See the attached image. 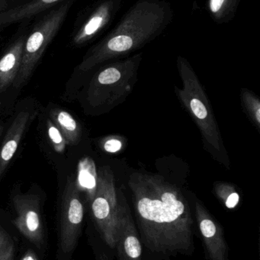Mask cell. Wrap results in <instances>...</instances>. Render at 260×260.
Returning <instances> with one entry per match:
<instances>
[{"label":"cell","mask_w":260,"mask_h":260,"mask_svg":"<svg viewBox=\"0 0 260 260\" xmlns=\"http://www.w3.org/2000/svg\"><path fill=\"white\" fill-rule=\"evenodd\" d=\"M128 186L147 248L168 256L192 253V215L181 191L160 176L140 172L130 175Z\"/></svg>","instance_id":"obj_1"},{"label":"cell","mask_w":260,"mask_h":260,"mask_svg":"<svg viewBox=\"0 0 260 260\" xmlns=\"http://www.w3.org/2000/svg\"><path fill=\"white\" fill-rule=\"evenodd\" d=\"M172 18V7L166 0H137L116 25L87 52L79 70L90 71L104 62L140 50L160 36Z\"/></svg>","instance_id":"obj_2"},{"label":"cell","mask_w":260,"mask_h":260,"mask_svg":"<svg viewBox=\"0 0 260 260\" xmlns=\"http://www.w3.org/2000/svg\"><path fill=\"white\" fill-rule=\"evenodd\" d=\"M177 63L183 82L182 88L175 87L177 95L198 126L206 149L217 161L230 168V159L204 88L186 58L179 56Z\"/></svg>","instance_id":"obj_3"},{"label":"cell","mask_w":260,"mask_h":260,"mask_svg":"<svg viewBox=\"0 0 260 260\" xmlns=\"http://www.w3.org/2000/svg\"><path fill=\"white\" fill-rule=\"evenodd\" d=\"M142 53L118 59L101 69L89 85L87 100L95 108L110 110L123 102L137 80Z\"/></svg>","instance_id":"obj_4"},{"label":"cell","mask_w":260,"mask_h":260,"mask_svg":"<svg viewBox=\"0 0 260 260\" xmlns=\"http://www.w3.org/2000/svg\"><path fill=\"white\" fill-rule=\"evenodd\" d=\"M90 203L101 237L110 248H115L121 214L128 202L122 189L116 186L114 173L109 167H102L98 171L97 189Z\"/></svg>","instance_id":"obj_5"},{"label":"cell","mask_w":260,"mask_h":260,"mask_svg":"<svg viewBox=\"0 0 260 260\" xmlns=\"http://www.w3.org/2000/svg\"><path fill=\"white\" fill-rule=\"evenodd\" d=\"M73 2L67 0L48 10L26 36L21 67L13 83L15 88L24 84L32 76L46 49L64 24Z\"/></svg>","instance_id":"obj_6"},{"label":"cell","mask_w":260,"mask_h":260,"mask_svg":"<svg viewBox=\"0 0 260 260\" xmlns=\"http://www.w3.org/2000/svg\"><path fill=\"white\" fill-rule=\"evenodd\" d=\"M84 207L80 191L73 177L67 178L63 193L60 222V250L70 254L76 248L82 231Z\"/></svg>","instance_id":"obj_7"},{"label":"cell","mask_w":260,"mask_h":260,"mask_svg":"<svg viewBox=\"0 0 260 260\" xmlns=\"http://www.w3.org/2000/svg\"><path fill=\"white\" fill-rule=\"evenodd\" d=\"M122 3L123 0H98L82 11L73 28V45H85L102 35L112 24Z\"/></svg>","instance_id":"obj_8"},{"label":"cell","mask_w":260,"mask_h":260,"mask_svg":"<svg viewBox=\"0 0 260 260\" xmlns=\"http://www.w3.org/2000/svg\"><path fill=\"white\" fill-rule=\"evenodd\" d=\"M12 203L17 214L13 221L15 227L35 247L42 248L44 229L39 197L35 194H17Z\"/></svg>","instance_id":"obj_9"},{"label":"cell","mask_w":260,"mask_h":260,"mask_svg":"<svg viewBox=\"0 0 260 260\" xmlns=\"http://www.w3.org/2000/svg\"><path fill=\"white\" fill-rule=\"evenodd\" d=\"M195 216L209 259L228 260L224 232L199 202L195 203Z\"/></svg>","instance_id":"obj_10"},{"label":"cell","mask_w":260,"mask_h":260,"mask_svg":"<svg viewBox=\"0 0 260 260\" xmlns=\"http://www.w3.org/2000/svg\"><path fill=\"white\" fill-rule=\"evenodd\" d=\"M120 260H142V247L128 203L121 214L115 248Z\"/></svg>","instance_id":"obj_11"},{"label":"cell","mask_w":260,"mask_h":260,"mask_svg":"<svg viewBox=\"0 0 260 260\" xmlns=\"http://www.w3.org/2000/svg\"><path fill=\"white\" fill-rule=\"evenodd\" d=\"M30 118L27 111H21L9 126L0 149V178L15 155Z\"/></svg>","instance_id":"obj_12"},{"label":"cell","mask_w":260,"mask_h":260,"mask_svg":"<svg viewBox=\"0 0 260 260\" xmlns=\"http://www.w3.org/2000/svg\"><path fill=\"white\" fill-rule=\"evenodd\" d=\"M25 36L18 38L0 59V93L15 82L21 67Z\"/></svg>","instance_id":"obj_13"},{"label":"cell","mask_w":260,"mask_h":260,"mask_svg":"<svg viewBox=\"0 0 260 260\" xmlns=\"http://www.w3.org/2000/svg\"><path fill=\"white\" fill-rule=\"evenodd\" d=\"M67 0H31L15 7L9 8L0 12V27L29 19Z\"/></svg>","instance_id":"obj_14"},{"label":"cell","mask_w":260,"mask_h":260,"mask_svg":"<svg viewBox=\"0 0 260 260\" xmlns=\"http://www.w3.org/2000/svg\"><path fill=\"white\" fill-rule=\"evenodd\" d=\"M76 183L79 190L85 192L89 201L91 202L96 194L98 183L96 165L91 157H84L79 160Z\"/></svg>","instance_id":"obj_15"},{"label":"cell","mask_w":260,"mask_h":260,"mask_svg":"<svg viewBox=\"0 0 260 260\" xmlns=\"http://www.w3.org/2000/svg\"><path fill=\"white\" fill-rule=\"evenodd\" d=\"M50 120L62 133L67 144L74 145L79 143L82 129L70 113L61 109L53 110L50 112Z\"/></svg>","instance_id":"obj_16"},{"label":"cell","mask_w":260,"mask_h":260,"mask_svg":"<svg viewBox=\"0 0 260 260\" xmlns=\"http://www.w3.org/2000/svg\"><path fill=\"white\" fill-rule=\"evenodd\" d=\"M241 0H207L208 12L218 24H227L236 15Z\"/></svg>","instance_id":"obj_17"},{"label":"cell","mask_w":260,"mask_h":260,"mask_svg":"<svg viewBox=\"0 0 260 260\" xmlns=\"http://www.w3.org/2000/svg\"><path fill=\"white\" fill-rule=\"evenodd\" d=\"M241 101L246 112L248 114L253 124L260 129L259 99L251 91L247 89L241 91Z\"/></svg>","instance_id":"obj_18"},{"label":"cell","mask_w":260,"mask_h":260,"mask_svg":"<svg viewBox=\"0 0 260 260\" xmlns=\"http://www.w3.org/2000/svg\"><path fill=\"white\" fill-rule=\"evenodd\" d=\"M215 192L218 198L224 203L226 207L234 209L238 206L240 196L235 187L229 183H218L215 185Z\"/></svg>","instance_id":"obj_19"},{"label":"cell","mask_w":260,"mask_h":260,"mask_svg":"<svg viewBox=\"0 0 260 260\" xmlns=\"http://www.w3.org/2000/svg\"><path fill=\"white\" fill-rule=\"evenodd\" d=\"M47 131L54 151L57 153L64 152L67 147V141L50 119L47 120Z\"/></svg>","instance_id":"obj_20"},{"label":"cell","mask_w":260,"mask_h":260,"mask_svg":"<svg viewBox=\"0 0 260 260\" xmlns=\"http://www.w3.org/2000/svg\"><path fill=\"white\" fill-rule=\"evenodd\" d=\"M15 244L10 235L0 227V260H14Z\"/></svg>","instance_id":"obj_21"},{"label":"cell","mask_w":260,"mask_h":260,"mask_svg":"<svg viewBox=\"0 0 260 260\" xmlns=\"http://www.w3.org/2000/svg\"><path fill=\"white\" fill-rule=\"evenodd\" d=\"M122 146H123V143L120 139L116 136L105 138L102 142V148L108 153L118 152L122 149Z\"/></svg>","instance_id":"obj_22"},{"label":"cell","mask_w":260,"mask_h":260,"mask_svg":"<svg viewBox=\"0 0 260 260\" xmlns=\"http://www.w3.org/2000/svg\"><path fill=\"white\" fill-rule=\"evenodd\" d=\"M21 260H38L36 254L32 250H28L21 257Z\"/></svg>","instance_id":"obj_23"},{"label":"cell","mask_w":260,"mask_h":260,"mask_svg":"<svg viewBox=\"0 0 260 260\" xmlns=\"http://www.w3.org/2000/svg\"><path fill=\"white\" fill-rule=\"evenodd\" d=\"M10 8V3L8 0H0V12Z\"/></svg>","instance_id":"obj_24"},{"label":"cell","mask_w":260,"mask_h":260,"mask_svg":"<svg viewBox=\"0 0 260 260\" xmlns=\"http://www.w3.org/2000/svg\"><path fill=\"white\" fill-rule=\"evenodd\" d=\"M101 260H110L108 257L105 256H101Z\"/></svg>","instance_id":"obj_25"},{"label":"cell","mask_w":260,"mask_h":260,"mask_svg":"<svg viewBox=\"0 0 260 260\" xmlns=\"http://www.w3.org/2000/svg\"><path fill=\"white\" fill-rule=\"evenodd\" d=\"M3 127L2 126H0V136H1L2 133H3Z\"/></svg>","instance_id":"obj_26"}]
</instances>
